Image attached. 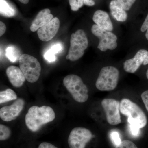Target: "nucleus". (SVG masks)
Instances as JSON below:
<instances>
[{"instance_id":"1","label":"nucleus","mask_w":148,"mask_h":148,"mask_svg":"<svg viewBox=\"0 0 148 148\" xmlns=\"http://www.w3.org/2000/svg\"><path fill=\"white\" fill-rule=\"evenodd\" d=\"M55 118V112L50 107L33 106L29 108L25 116V123L30 130L35 132L43 125L53 121Z\"/></svg>"},{"instance_id":"2","label":"nucleus","mask_w":148,"mask_h":148,"mask_svg":"<svg viewBox=\"0 0 148 148\" xmlns=\"http://www.w3.org/2000/svg\"><path fill=\"white\" fill-rule=\"evenodd\" d=\"M121 113L128 117V123H133L140 129L145 127L147 123V119L143 110L136 103L128 99H122L120 105Z\"/></svg>"},{"instance_id":"3","label":"nucleus","mask_w":148,"mask_h":148,"mask_svg":"<svg viewBox=\"0 0 148 148\" xmlns=\"http://www.w3.org/2000/svg\"><path fill=\"white\" fill-rule=\"evenodd\" d=\"M63 83L75 101L81 103L87 101L88 89L79 76L75 75H68L64 78Z\"/></svg>"},{"instance_id":"4","label":"nucleus","mask_w":148,"mask_h":148,"mask_svg":"<svg viewBox=\"0 0 148 148\" xmlns=\"http://www.w3.org/2000/svg\"><path fill=\"white\" fill-rule=\"evenodd\" d=\"M119 72L113 66H106L101 69L95 86L102 91H112L115 89L118 83Z\"/></svg>"},{"instance_id":"5","label":"nucleus","mask_w":148,"mask_h":148,"mask_svg":"<svg viewBox=\"0 0 148 148\" xmlns=\"http://www.w3.org/2000/svg\"><path fill=\"white\" fill-rule=\"evenodd\" d=\"M70 43L71 46L66 59L73 61H77L82 57L88 46V40L84 31L79 29L72 34Z\"/></svg>"},{"instance_id":"6","label":"nucleus","mask_w":148,"mask_h":148,"mask_svg":"<svg viewBox=\"0 0 148 148\" xmlns=\"http://www.w3.org/2000/svg\"><path fill=\"white\" fill-rule=\"evenodd\" d=\"M18 61L20 69L27 81L31 83L37 82L41 71L40 64L37 58L29 54H23Z\"/></svg>"},{"instance_id":"7","label":"nucleus","mask_w":148,"mask_h":148,"mask_svg":"<svg viewBox=\"0 0 148 148\" xmlns=\"http://www.w3.org/2000/svg\"><path fill=\"white\" fill-rule=\"evenodd\" d=\"M91 30L92 34L100 40L98 48L101 51H106L108 49L114 50L116 48L117 38L115 35L101 29L96 24L92 26Z\"/></svg>"},{"instance_id":"8","label":"nucleus","mask_w":148,"mask_h":148,"mask_svg":"<svg viewBox=\"0 0 148 148\" xmlns=\"http://www.w3.org/2000/svg\"><path fill=\"white\" fill-rule=\"evenodd\" d=\"M92 138L91 131L83 127L73 128L68 138V142L70 148H85L86 144Z\"/></svg>"},{"instance_id":"9","label":"nucleus","mask_w":148,"mask_h":148,"mask_svg":"<svg viewBox=\"0 0 148 148\" xmlns=\"http://www.w3.org/2000/svg\"><path fill=\"white\" fill-rule=\"evenodd\" d=\"M101 105L106 112L107 120L109 124L116 125L121 123L119 101L114 99L106 98L102 101Z\"/></svg>"},{"instance_id":"10","label":"nucleus","mask_w":148,"mask_h":148,"mask_svg":"<svg viewBox=\"0 0 148 148\" xmlns=\"http://www.w3.org/2000/svg\"><path fill=\"white\" fill-rule=\"evenodd\" d=\"M24 104L23 99L18 98L11 106L3 107L0 110L1 119L6 122L16 119L24 108Z\"/></svg>"},{"instance_id":"11","label":"nucleus","mask_w":148,"mask_h":148,"mask_svg":"<svg viewBox=\"0 0 148 148\" xmlns=\"http://www.w3.org/2000/svg\"><path fill=\"white\" fill-rule=\"evenodd\" d=\"M60 21L57 17H54L49 22L38 30V36L41 40L47 42L55 36L59 29Z\"/></svg>"},{"instance_id":"12","label":"nucleus","mask_w":148,"mask_h":148,"mask_svg":"<svg viewBox=\"0 0 148 148\" xmlns=\"http://www.w3.org/2000/svg\"><path fill=\"white\" fill-rule=\"evenodd\" d=\"M148 55V51L145 49H142L138 51L134 57L128 59L123 64V69L125 72L134 73L143 62Z\"/></svg>"},{"instance_id":"13","label":"nucleus","mask_w":148,"mask_h":148,"mask_svg":"<svg viewBox=\"0 0 148 148\" xmlns=\"http://www.w3.org/2000/svg\"><path fill=\"white\" fill-rule=\"evenodd\" d=\"M6 73L11 84L15 87H21L26 79L21 69L16 66H9Z\"/></svg>"},{"instance_id":"14","label":"nucleus","mask_w":148,"mask_h":148,"mask_svg":"<svg viewBox=\"0 0 148 148\" xmlns=\"http://www.w3.org/2000/svg\"><path fill=\"white\" fill-rule=\"evenodd\" d=\"M50 12V10L49 9H45L40 11L32 21L30 27L31 31L36 32L52 20L53 16Z\"/></svg>"},{"instance_id":"15","label":"nucleus","mask_w":148,"mask_h":148,"mask_svg":"<svg viewBox=\"0 0 148 148\" xmlns=\"http://www.w3.org/2000/svg\"><path fill=\"white\" fill-rule=\"evenodd\" d=\"M92 20L95 24L101 29L110 32L113 29V26L110 16L104 11H96L93 14Z\"/></svg>"},{"instance_id":"16","label":"nucleus","mask_w":148,"mask_h":148,"mask_svg":"<svg viewBox=\"0 0 148 148\" xmlns=\"http://www.w3.org/2000/svg\"><path fill=\"white\" fill-rule=\"evenodd\" d=\"M110 8L112 16L116 20L120 22L126 21L127 17V14L117 0L111 1Z\"/></svg>"},{"instance_id":"17","label":"nucleus","mask_w":148,"mask_h":148,"mask_svg":"<svg viewBox=\"0 0 148 148\" xmlns=\"http://www.w3.org/2000/svg\"><path fill=\"white\" fill-rule=\"evenodd\" d=\"M0 12L1 15L8 17H13L16 14L14 9L5 0H0Z\"/></svg>"},{"instance_id":"18","label":"nucleus","mask_w":148,"mask_h":148,"mask_svg":"<svg viewBox=\"0 0 148 148\" xmlns=\"http://www.w3.org/2000/svg\"><path fill=\"white\" fill-rule=\"evenodd\" d=\"M63 48L62 45L57 43L52 45L44 54V58L48 62H54L56 60L55 54L61 51Z\"/></svg>"},{"instance_id":"19","label":"nucleus","mask_w":148,"mask_h":148,"mask_svg":"<svg viewBox=\"0 0 148 148\" xmlns=\"http://www.w3.org/2000/svg\"><path fill=\"white\" fill-rule=\"evenodd\" d=\"M17 95L16 92L12 89H6L5 91L0 92V103L1 104L8 101L16 100Z\"/></svg>"},{"instance_id":"20","label":"nucleus","mask_w":148,"mask_h":148,"mask_svg":"<svg viewBox=\"0 0 148 148\" xmlns=\"http://www.w3.org/2000/svg\"><path fill=\"white\" fill-rule=\"evenodd\" d=\"M21 56L18 49L13 46L8 47L6 49V56L13 63L19 60Z\"/></svg>"},{"instance_id":"21","label":"nucleus","mask_w":148,"mask_h":148,"mask_svg":"<svg viewBox=\"0 0 148 148\" xmlns=\"http://www.w3.org/2000/svg\"><path fill=\"white\" fill-rule=\"evenodd\" d=\"M11 131L7 126L4 125H0V140L5 141L10 137Z\"/></svg>"},{"instance_id":"22","label":"nucleus","mask_w":148,"mask_h":148,"mask_svg":"<svg viewBox=\"0 0 148 148\" xmlns=\"http://www.w3.org/2000/svg\"><path fill=\"white\" fill-rule=\"evenodd\" d=\"M71 9L74 11H77L82 7L84 4V0H69Z\"/></svg>"},{"instance_id":"23","label":"nucleus","mask_w":148,"mask_h":148,"mask_svg":"<svg viewBox=\"0 0 148 148\" xmlns=\"http://www.w3.org/2000/svg\"><path fill=\"white\" fill-rule=\"evenodd\" d=\"M110 138L112 142L115 146L119 145L121 143L119 133L116 131H112L110 133Z\"/></svg>"},{"instance_id":"24","label":"nucleus","mask_w":148,"mask_h":148,"mask_svg":"<svg viewBox=\"0 0 148 148\" xmlns=\"http://www.w3.org/2000/svg\"><path fill=\"white\" fill-rule=\"evenodd\" d=\"M115 148H138L136 145L132 141L124 140L118 145L116 146Z\"/></svg>"},{"instance_id":"25","label":"nucleus","mask_w":148,"mask_h":148,"mask_svg":"<svg viewBox=\"0 0 148 148\" xmlns=\"http://www.w3.org/2000/svg\"><path fill=\"white\" fill-rule=\"evenodd\" d=\"M125 11L129 10L136 0H117Z\"/></svg>"},{"instance_id":"26","label":"nucleus","mask_w":148,"mask_h":148,"mask_svg":"<svg viewBox=\"0 0 148 148\" xmlns=\"http://www.w3.org/2000/svg\"><path fill=\"white\" fill-rule=\"evenodd\" d=\"M130 127L131 133L133 136H137L139 135L140 133V127L135 123L131 122L129 123Z\"/></svg>"},{"instance_id":"27","label":"nucleus","mask_w":148,"mask_h":148,"mask_svg":"<svg viewBox=\"0 0 148 148\" xmlns=\"http://www.w3.org/2000/svg\"><path fill=\"white\" fill-rule=\"evenodd\" d=\"M141 31L142 32H146L145 36L146 38L148 40V14L147 17L143 22V25L141 28Z\"/></svg>"},{"instance_id":"28","label":"nucleus","mask_w":148,"mask_h":148,"mask_svg":"<svg viewBox=\"0 0 148 148\" xmlns=\"http://www.w3.org/2000/svg\"><path fill=\"white\" fill-rule=\"evenodd\" d=\"M141 98L148 112V90H146L142 93Z\"/></svg>"},{"instance_id":"29","label":"nucleus","mask_w":148,"mask_h":148,"mask_svg":"<svg viewBox=\"0 0 148 148\" xmlns=\"http://www.w3.org/2000/svg\"><path fill=\"white\" fill-rule=\"evenodd\" d=\"M38 148H58L51 143L44 142L41 143L39 146Z\"/></svg>"},{"instance_id":"30","label":"nucleus","mask_w":148,"mask_h":148,"mask_svg":"<svg viewBox=\"0 0 148 148\" xmlns=\"http://www.w3.org/2000/svg\"><path fill=\"white\" fill-rule=\"evenodd\" d=\"M6 30V27L5 24L2 21H1L0 22V36H1L5 34Z\"/></svg>"},{"instance_id":"31","label":"nucleus","mask_w":148,"mask_h":148,"mask_svg":"<svg viewBox=\"0 0 148 148\" xmlns=\"http://www.w3.org/2000/svg\"><path fill=\"white\" fill-rule=\"evenodd\" d=\"M85 5L92 6L95 5V3L92 0H84Z\"/></svg>"},{"instance_id":"32","label":"nucleus","mask_w":148,"mask_h":148,"mask_svg":"<svg viewBox=\"0 0 148 148\" xmlns=\"http://www.w3.org/2000/svg\"><path fill=\"white\" fill-rule=\"evenodd\" d=\"M148 64V55L146 57L145 59L143 62V64L144 65H146ZM146 76H147V78L148 79V69L147 71V73H146Z\"/></svg>"},{"instance_id":"33","label":"nucleus","mask_w":148,"mask_h":148,"mask_svg":"<svg viewBox=\"0 0 148 148\" xmlns=\"http://www.w3.org/2000/svg\"><path fill=\"white\" fill-rule=\"evenodd\" d=\"M20 2L24 4H27L29 2V0H18Z\"/></svg>"}]
</instances>
